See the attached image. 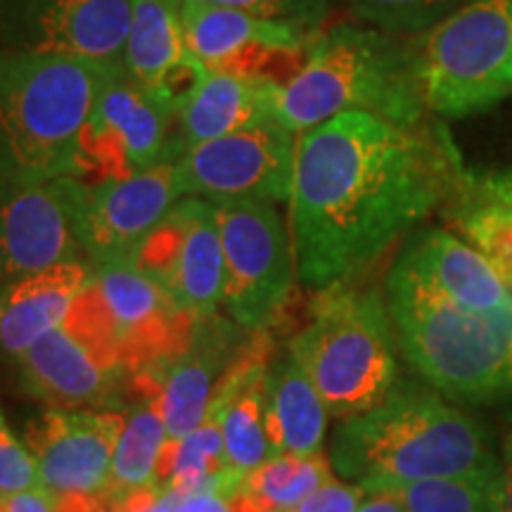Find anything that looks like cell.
<instances>
[{"instance_id": "6da1fadb", "label": "cell", "mask_w": 512, "mask_h": 512, "mask_svg": "<svg viewBox=\"0 0 512 512\" xmlns=\"http://www.w3.org/2000/svg\"><path fill=\"white\" fill-rule=\"evenodd\" d=\"M465 174L441 119L347 112L299 133L287 202L299 283L318 292L361 275L444 209Z\"/></svg>"}, {"instance_id": "7a4b0ae2", "label": "cell", "mask_w": 512, "mask_h": 512, "mask_svg": "<svg viewBox=\"0 0 512 512\" xmlns=\"http://www.w3.org/2000/svg\"><path fill=\"white\" fill-rule=\"evenodd\" d=\"M330 460L368 494L418 479H494L501 472L484 427L420 387H394L375 408L342 420Z\"/></svg>"}, {"instance_id": "3957f363", "label": "cell", "mask_w": 512, "mask_h": 512, "mask_svg": "<svg viewBox=\"0 0 512 512\" xmlns=\"http://www.w3.org/2000/svg\"><path fill=\"white\" fill-rule=\"evenodd\" d=\"M347 112L401 126L437 119L427 110L413 36L342 19L313 41L302 67L280 86L278 119L294 133Z\"/></svg>"}, {"instance_id": "277c9868", "label": "cell", "mask_w": 512, "mask_h": 512, "mask_svg": "<svg viewBox=\"0 0 512 512\" xmlns=\"http://www.w3.org/2000/svg\"><path fill=\"white\" fill-rule=\"evenodd\" d=\"M112 69L81 57L0 50V176L83 181V136Z\"/></svg>"}, {"instance_id": "5b68a950", "label": "cell", "mask_w": 512, "mask_h": 512, "mask_svg": "<svg viewBox=\"0 0 512 512\" xmlns=\"http://www.w3.org/2000/svg\"><path fill=\"white\" fill-rule=\"evenodd\" d=\"M396 344L448 399L489 403L510 392L512 309L477 313L439 292L396 256L384 280Z\"/></svg>"}, {"instance_id": "8992f818", "label": "cell", "mask_w": 512, "mask_h": 512, "mask_svg": "<svg viewBox=\"0 0 512 512\" xmlns=\"http://www.w3.org/2000/svg\"><path fill=\"white\" fill-rule=\"evenodd\" d=\"M287 354L309 375L330 415L347 420L375 408L399 377L384 287L351 278L318 290Z\"/></svg>"}, {"instance_id": "52a82bcc", "label": "cell", "mask_w": 512, "mask_h": 512, "mask_svg": "<svg viewBox=\"0 0 512 512\" xmlns=\"http://www.w3.org/2000/svg\"><path fill=\"white\" fill-rule=\"evenodd\" d=\"M413 46L432 117H475L512 93V0H472Z\"/></svg>"}, {"instance_id": "ba28073f", "label": "cell", "mask_w": 512, "mask_h": 512, "mask_svg": "<svg viewBox=\"0 0 512 512\" xmlns=\"http://www.w3.org/2000/svg\"><path fill=\"white\" fill-rule=\"evenodd\" d=\"M64 320L117 356L128 380L181 358L195 342L202 318L126 259L93 266L91 283Z\"/></svg>"}, {"instance_id": "9c48e42d", "label": "cell", "mask_w": 512, "mask_h": 512, "mask_svg": "<svg viewBox=\"0 0 512 512\" xmlns=\"http://www.w3.org/2000/svg\"><path fill=\"white\" fill-rule=\"evenodd\" d=\"M223 247V309L245 332L275 323L290 299L294 261L290 223L271 202H214Z\"/></svg>"}, {"instance_id": "30bf717a", "label": "cell", "mask_w": 512, "mask_h": 512, "mask_svg": "<svg viewBox=\"0 0 512 512\" xmlns=\"http://www.w3.org/2000/svg\"><path fill=\"white\" fill-rule=\"evenodd\" d=\"M183 145L176 102L147 91L117 67L102 81L83 136V181L124 178L152 169Z\"/></svg>"}, {"instance_id": "8fae6325", "label": "cell", "mask_w": 512, "mask_h": 512, "mask_svg": "<svg viewBox=\"0 0 512 512\" xmlns=\"http://www.w3.org/2000/svg\"><path fill=\"white\" fill-rule=\"evenodd\" d=\"M297 138L280 119L185 147L178 159L185 197L209 202H290Z\"/></svg>"}, {"instance_id": "7c38bea8", "label": "cell", "mask_w": 512, "mask_h": 512, "mask_svg": "<svg viewBox=\"0 0 512 512\" xmlns=\"http://www.w3.org/2000/svg\"><path fill=\"white\" fill-rule=\"evenodd\" d=\"M320 31L287 19H268L247 10L185 0V53L202 67L290 81L302 67Z\"/></svg>"}, {"instance_id": "4fadbf2b", "label": "cell", "mask_w": 512, "mask_h": 512, "mask_svg": "<svg viewBox=\"0 0 512 512\" xmlns=\"http://www.w3.org/2000/svg\"><path fill=\"white\" fill-rule=\"evenodd\" d=\"M81 178L0 176V285L64 261H88L79 238Z\"/></svg>"}, {"instance_id": "5bb4252c", "label": "cell", "mask_w": 512, "mask_h": 512, "mask_svg": "<svg viewBox=\"0 0 512 512\" xmlns=\"http://www.w3.org/2000/svg\"><path fill=\"white\" fill-rule=\"evenodd\" d=\"M133 264L155 278L197 318H211L223 304V247L216 204L183 197L150 230Z\"/></svg>"}, {"instance_id": "9a60e30c", "label": "cell", "mask_w": 512, "mask_h": 512, "mask_svg": "<svg viewBox=\"0 0 512 512\" xmlns=\"http://www.w3.org/2000/svg\"><path fill=\"white\" fill-rule=\"evenodd\" d=\"M131 0H0V50L126 60ZM126 67V64H124Z\"/></svg>"}, {"instance_id": "2e32d148", "label": "cell", "mask_w": 512, "mask_h": 512, "mask_svg": "<svg viewBox=\"0 0 512 512\" xmlns=\"http://www.w3.org/2000/svg\"><path fill=\"white\" fill-rule=\"evenodd\" d=\"M185 145L152 169L124 178L83 181L79 238L93 266L133 259L150 230L185 197L178 159Z\"/></svg>"}, {"instance_id": "e0dca14e", "label": "cell", "mask_w": 512, "mask_h": 512, "mask_svg": "<svg viewBox=\"0 0 512 512\" xmlns=\"http://www.w3.org/2000/svg\"><path fill=\"white\" fill-rule=\"evenodd\" d=\"M124 415L93 408H48L24 430L41 486L55 498L105 496Z\"/></svg>"}, {"instance_id": "ac0fdd59", "label": "cell", "mask_w": 512, "mask_h": 512, "mask_svg": "<svg viewBox=\"0 0 512 512\" xmlns=\"http://www.w3.org/2000/svg\"><path fill=\"white\" fill-rule=\"evenodd\" d=\"M31 396L50 408H93L126 380L117 356L64 320L17 358Z\"/></svg>"}, {"instance_id": "d6986e66", "label": "cell", "mask_w": 512, "mask_h": 512, "mask_svg": "<svg viewBox=\"0 0 512 512\" xmlns=\"http://www.w3.org/2000/svg\"><path fill=\"white\" fill-rule=\"evenodd\" d=\"M233 330L216 316L202 318L195 342L181 358L157 370L128 377L140 401H155L164 415L169 439H183L202 425L216 382L238 349H230Z\"/></svg>"}, {"instance_id": "ffe728a7", "label": "cell", "mask_w": 512, "mask_h": 512, "mask_svg": "<svg viewBox=\"0 0 512 512\" xmlns=\"http://www.w3.org/2000/svg\"><path fill=\"white\" fill-rule=\"evenodd\" d=\"M283 83L223 72L192 62L188 86L176 100V128L185 147L278 119Z\"/></svg>"}, {"instance_id": "44dd1931", "label": "cell", "mask_w": 512, "mask_h": 512, "mask_svg": "<svg viewBox=\"0 0 512 512\" xmlns=\"http://www.w3.org/2000/svg\"><path fill=\"white\" fill-rule=\"evenodd\" d=\"M91 278V261H64L0 285V351L19 358L62 325Z\"/></svg>"}, {"instance_id": "7402d4cb", "label": "cell", "mask_w": 512, "mask_h": 512, "mask_svg": "<svg viewBox=\"0 0 512 512\" xmlns=\"http://www.w3.org/2000/svg\"><path fill=\"white\" fill-rule=\"evenodd\" d=\"M399 256L465 309L477 313L512 309V292L505 287L501 275L475 247L448 230H420L406 242Z\"/></svg>"}, {"instance_id": "603a6c76", "label": "cell", "mask_w": 512, "mask_h": 512, "mask_svg": "<svg viewBox=\"0 0 512 512\" xmlns=\"http://www.w3.org/2000/svg\"><path fill=\"white\" fill-rule=\"evenodd\" d=\"M185 0H131L126 72L147 91L178 100L192 76L183 41Z\"/></svg>"}, {"instance_id": "cb8c5ba5", "label": "cell", "mask_w": 512, "mask_h": 512, "mask_svg": "<svg viewBox=\"0 0 512 512\" xmlns=\"http://www.w3.org/2000/svg\"><path fill=\"white\" fill-rule=\"evenodd\" d=\"M446 216L460 235L489 261L512 292V174L467 171L446 204Z\"/></svg>"}, {"instance_id": "d4e9b609", "label": "cell", "mask_w": 512, "mask_h": 512, "mask_svg": "<svg viewBox=\"0 0 512 512\" xmlns=\"http://www.w3.org/2000/svg\"><path fill=\"white\" fill-rule=\"evenodd\" d=\"M328 406L290 354L275 356L266 382V434L271 456L320 453L328 430Z\"/></svg>"}, {"instance_id": "484cf974", "label": "cell", "mask_w": 512, "mask_h": 512, "mask_svg": "<svg viewBox=\"0 0 512 512\" xmlns=\"http://www.w3.org/2000/svg\"><path fill=\"white\" fill-rule=\"evenodd\" d=\"M332 477V460L323 451L311 456L280 453L242 479L230 496L235 512H290Z\"/></svg>"}, {"instance_id": "4316f807", "label": "cell", "mask_w": 512, "mask_h": 512, "mask_svg": "<svg viewBox=\"0 0 512 512\" xmlns=\"http://www.w3.org/2000/svg\"><path fill=\"white\" fill-rule=\"evenodd\" d=\"M226 448L221 422L204 415L202 425L183 439H166L155 467V484L181 496L223 491ZM223 496V494H221Z\"/></svg>"}, {"instance_id": "83f0119b", "label": "cell", "mask_w": 512, "mask_h": 512, "mask_svg": "<svg viewBox=\"0 0 512 512\" xmlns=\"http://www.w3.org/2000/svg\"><path fill=\"white\" fill-rule=\"evenodd\" d=\"M166 439L169 432L157 403L140 401L136 411L128 415L114 451L110 482L105 489L107 501H119L133 491L155 484V467Z\"/></svg>"}, {"instance_id": "f1b7e54d", "label": "cell", "mask_w": 512, "mask_h": 512, "mask_svg": "<svg viewBox=\"0 0 512 512\" xmlns=\"http://www.w3.org/2000/svg\"><path fill=\"white\" fill-rule=\"evenodd\" d=\"M494 479L434 477L394 484L382 491L396 498L406 512H491L489 486Z\"/></svg>"}, {"instance_id": "f546056e", "label": "cell", "mask_w": 512, "mask_h": 512, "mask_svg": "<svg viewBox=\"0 0 512 512\" xmlns=\"http://www.w3.org/2000/svg\"><path fill=\"white\" fill-rule=\"evenodd\" d=\"M349 17L396 36H418L437 27L472 0H342Z\"/></svg>"}, {"instance_id": "4dcf8cb0", "label": "cell", "mask_w": 512, "mask_h": 512, "mask_svg": "<svg viewBox=\"0 0 512 512\" xmlns=\"http://www.w3.org/2000/svg\"><path fill=\"white\" fill-rule=\"evenodd\" d=\"M41 486L38 465L0 415V498H10Z\"/></svg>"}, {"instance_id": "1f68e13d", "label": "cell", "mask_w": 512, "mask_h": 512, "mask_svg": "<svg viewBox=\"0 0 512 512\" xmlns=\"http://www.w3.org/2000/svg\"><path fill=\"white\" fill-rule=\"evenodd\" d=\"M207 3L247 10L252 15L268 19L299 22L316 31L325 29V17H328L330 10V0H207Z\"/></svg>"}, {"instance_id": "d6a6232c", "label": "cell", "mask_w": 512, "mask_h": 512, "mask_svg": "<svg viewBox=\"0 0 512 512\" xmlns=\"http://www.w3.org/2000/svg\"><path fill=\"white\" fill-rule=\"evenodd\" d=\"M366 494L363 486L330 479L290 512H356L366 501Z\"/></svg>"}, {"instance_id": "836d02e7", "label": "cell", "mask_w": 512, "mask_h": 512, "mask_svg": "<svg viewBox=\"0 0 512 512\" xmlns=\"http://www.w3.org/2000/svg\"><path fill=\"white\" fill-rule=\"evenodd\" d=\"M181 498L183 496L176 491L150 484L119 501H107V512H174Z\"/></svg>"}, {"instance_id": "e575fe53", "label": "cell", "mask_w": 512, "mask_h": 512, "mask_svg": "<svg viewBox=\"0 0 512 512\" xmlns=\"http://www.w3.org/2000/svg\"><path fill=\"white\" fill-rule=\"evenodd\" d=\"M491 512H512V437L505 441V463L489 486Z\"/></svg>"}, {"instance_id": "d590c367", "label": "cell", "mask_w": 512, "mask_h": 512, "mask_svg": "<svg viewBox=\"0 0 512 512\" xmlns=\"http://www.w3.org/2000/svg\"><path fill=\"white\" fill-rule=\"evenodd\" d=\"M5 512H55L57 498L43 486L24 491V494L3 498Z\"/></svg>"}, {"instance_id": "8d00e7d4", "label": "cell", "mask_w": 512, "mask_h": 512, "mask_svg": "<svg viewBox=\"0 0 512 512\" xmlns=\"http://www.w3.org/2000/svg\"><path fill=\"white\" fill-rule=\"evenodd\" d=\"M174 512H235L233 505L219 491H200V494L183 496Z\"/></svg>"}, {"instance_id": "74e56055", "label": "cell", "mask_w": 512, "mask_h": 512, "mask_svg": "<svg viewBox=\"0 0 512 512\" xmlns=\"http://www.w3.org/2000/svg\"><path fill=\"white\" fill-rule=\"evenodd\" d=\"M55 512H107L105 496H62Z\"/></svg>"}, {"instance_id": "f35d334b", "label": "cell", "mask_w": 512, "mask_h": 512, "mask_svg": "<svg viewBox=\"0 0 512 512\" xmlns=\"http://www.w3.org/2000/svg\"><path fill=\"white\" fill-rule=\"evenodd\" d=\"M356 512H406V510H403V505L396 501V498L384 494V491H375L373 496L361 503V508Z\"/></svg>"}, {"instance_id": "ab89813d", "label": "cell", "mask_w": 512, "mask_h": 512, "mask_svg": "<svg viewBox=\"0 0 512 512\" xmlns=\"http://www.w3.org/2000/svg\"><path fill=\"white\" fill-rule=\"evenodd\" d=\"M510 394H512V344H510Z\"/></svg>"}, {"instance_id": "60d3db41", "label": "cell", "mask_w": 512, "mask_h": 512, "mask_svg": "<svg viewBox=\"0 0 512 512\" xmlns=\"http://www.w3.org/2000/svg\"><path fill=\"white\" fill-rule=\"evenodd\" d=\"M0 512H5V505H3V498H0Z\"/></svg>"}, {"instance_id": "b9f144b4", "label": "cell", "mask_w": 512, "mask_h": 512, "mask_svg": "<svg viewBox=\"0 0 512 512\" xmlns=\"http://www.w3.org/2000/svg\"><path fill=\"white\" fill-rule=\"evenodd\" d=\"M510 422H512V413H510Z\"/></svg>"}]
</instances>
